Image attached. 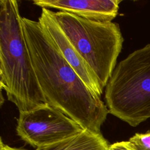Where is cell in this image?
Masks as SVG:
<instances>
[{"instance_id":"cell-1","label":"cell","mask_w":150,"mask_h":150,"mask_svg":"<svg viewBox=\"0 0 150 150\" xmlns=\"http://www.w3.org/2000/svg\"><path fill=\"white\" fill-rule=\"evenodd\" d=\"M24 36L34 71L46 103L78 123L83 129L101 134L109 113L64 59L39 21L22 17Z\"/></svg>"},{"instance_id":"cell-2","label":"cell","mask_w":150,"mask_h":150,"mask_svg":"<svg viewBox=\"0 0 150 150\" xmlns=\"http://www.w3.org/2000/svg\"><path fill=\"white\" fill-rule=\"evenodd\" d=\"M0 81L19 111L47 103L39 85L15 0L0 1Z\"/></svg>"},{"instance_id":"cell-3","label":"cell","mask_w":150,"mask_h":150,"mask_svg":"<svg viewBox=\"0 0 150 150\" xmlns=\"http://www.w3.org/2000/svg\"><path fill=\"white\" fill-rule=\"evenodd\" d=\"M105 100L109 113L132 127L150 118V44L116 65L105 86Z\"/></svg>"},{"instance_id":"cell-4","label":"cell","mask_w":150,"mask_h":150,"mask_svg":"<svg viewBox=\"0 0 150 150\" xmlns=\"http://www.w3.org/2000/svg\"><path fill=\"white\" fill-rule=\"evenodd\" d=\"M50 13L104 89L122 48L124 39L118 24L90 20L63 11L50 10Z\"/></svg>"},{"instance_id":"cell-5","label":"cell","mask_w":150,"mask_h":150,"mask_svg":"<svg viewBox=\"0 0 150 150\" xmlns=\"http://www.w3.org/2000/svg\"><path fill=\"white\" fill-rule=\"evenodd\" d=\"M83 130L78 123L47 103L19 111L16 128L21 139L36 149L53 145Z\"/></svg>"},{"instance_id":"cell-6","label":"cell","mask_w":150,"mask_h":150,"mask_svg":"<svg viewBox=\"0 0 150 150\" xmlns=\"http://www.w3.org/2000/svg\"><path fill=\"white\" fill-rule=\"evenodd\" d=\"M38 21L51 38L64 59L83 82L97 96L101 97L104 89L96 74L68 39L52 15L50 9L42 8Z\"/></svg>"},{"instance_id":"cell-7","label":"cell","mask_w":150,"mask_h":150,"mask_svg":"<svg viewBox=\"0 0 150 150\" xmlns=\"http://www.w3.org/2000/svg\"><path fill=\"white\" fill-rule=\"evenodd\" d=\"M121 0H35L42 8H53L90 20L110 22L118 15Z\"/></svg>"},{"instance_id":"cell-8","label":"cell","mask_w":150,"mask_h":150,"mask_svg":"<svg viewBox=\"0 0 150 150\" xmlns=\"http://www.w3.org/2000/svg\"><path fill=\"white\" fill-rule=\"evenodd\" d=\"M109 145L102 134L84 129L73 137L35 150H108Z\"/></svg>"},{"instance_id":"cell-9","label":"cell","mask_w":150,"mask_h":150,"mask_svg":"<svg viewBox=\"0 0 150 150\" xmlns=\"http://www.w3.org/2000/svg\"><path fill=\"white\" fill-rule=\"evenodd\" d=\"M127 142L134 150H150V131L144 134L136 133Z\"/></svg>"},{"instance_id":"cell-10","label":"cell","mask_w":150,"mask_h":150,"mask_svg":"<svg viewBox=\"0 0 150 150\" xmlns=\"http://www.w3.org/2000/svg\"><path fill=\"white\" fill-rule=\"evenodd\" d=\"M108 150H134L127 144V141L117 142L109 145Z\"/></svg>"},{"instance_id":"cell-11","label":"cell","mask_w":150,"mask_h":150,"mask_svg":"<svg viewBox=\"0 0 150 150\" xmlns=\"http://www.w3.org/2000/svg\"><path fill=\"white\" fill-rule=\"evenodd\" d=\"M0 150H23V149H20L15 148H12L9 146H8L6 144H5L3 142L2 139H1L0 141Z\"/></svg>"}]
</instances>
